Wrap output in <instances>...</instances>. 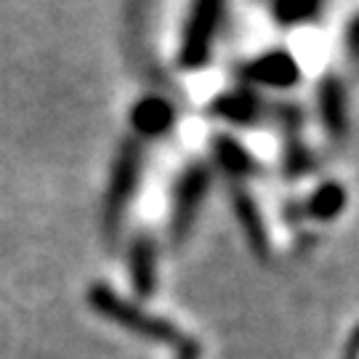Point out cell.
Masks as SVG:
<instances>
[{"mask_svg": "<svg viewBox=\"0 0 359 359\" xmlns=\"http://www.w3.org/2000/svg\"><path fill=\"white\" fill-rule=\"evenodd\" d=\"M170 123V109L163 102H144L136 112V126L147 133H157Z\"/></svg>", "mask_w": 359, "mask_h": 359, "instance_id": "cell-3", "label": "cell"}, {"mask_svg": "<svg viewBox=\"0 0 359 359\" xmlns=\"http://www.w3.org/2000/svg\"><path fill=\"white\" fill-rule=\"evenodd\" d=\"M221 11V0H197V8L184 38V65H197L203 62L208 51V43L213 38V29Z\"/></svg>", "mask_w": 359, "mask_h": 359, "instance_id": "cell-1", "label": "cell"}, {"mask_svg": "<svg viewBox=\"0 0 359 359\" xmlns=\"http://www.w3.org/2000/svg\"><path fill=\"white\" fill-rule=\"evenodd\" d=\"M250 75L261 80V83H271V86H287L295 80V65L287 59V56H269L264 62H258L256 69H250Z\"/></svg>", "mask_w": 359, "mask_h": 359, "instance_id": "cell-2", "label": "cell"}, {"mask_svg": "<svg viewBox=\"0 0 359 359\" xmlns=\"http://www.w3.org/2000/svg\"><path fill=\"white\" fill-rule=\"evenodd\" d=\"M354 35H359V25H357V29H354Z\"/></svg>", "mask_w": 359, "mask_h": 359, "instance_id": "cell-4", "label": "cell"}]
</instances>
